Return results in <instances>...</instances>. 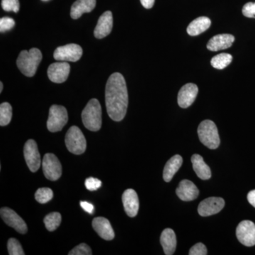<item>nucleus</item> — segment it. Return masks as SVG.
<instances>
[{
    "mask_svg": "<svg viewBox=\"0 0 255 255\" xmlns=\"http://www.w3.org/2000/svg\"><path fill=\"white\" fill-rule=\"evenodd\" d=\"M53 197V192L50 188H40L35 194V199L40 204H46Z\"/></svg>",
    "mask_w": 255,
    "mask_h": 255,
    "instance_id": "28",
    "label": "nucleus"
},
{
    "mask_svg": "<svg viewBox=\"0 0 255 255\" xmlns=\"http://www.w3.org/2000/svg\"><path fill=\"white\" fill-rule=\"evenodd\" d=\"M160 243L163 248L164 254L173 255L177 247V238L175 233L170 228H166L160 236Z\"/></svg>",
    "mask_w": 255,
    "mask_h": 255,
    "instance_id": "20",
    "label": "nucleus"
},
{
    "mask_svg": "<svg viewBox=\"0 0 255 255\" xmlns=\"http://www.w3.org/2000/svg\"><path fill=\"white\" fill-rule=\"evenodd\" d=\"M82 48L78 44L71 43L56 48L53 57L58 61L77 62L81 58Z\"/></svg>",
    "mask_w": 255,
    "mask_h": 255,
    "instance_id": "8",
    "label": "nucleus"
},
{
    "mask_svg": "<svg viewBox=\"0 0 255 255\" xmlns=\"http://www.w3.org/2000/svg\"><path fill=\"white\" fill-rule=\"evenodd\" d=\"M70 72V65L66 62L53 63L48 68V78L55 83H63L66 81Z\"/></svg>",
    "mask_w": 255,
    "mask_h": 255,
    "instance_id": "13",
    "label": "nucleus"
},
{
    "mask_svg": "<svg viewBox=\"0 0 255 255\" xmlns=\"http://www.w3.org/2000/svg\"><path fill=\"white\" fill-rule=\"evenodd\" d=\"M69 255H91L92 251L90 246H87L85 243H81L79 246L74 248L70 253Z\"/></svg>",
    "mask_w": 255,
    "mask_h": 255,
    "instance_id": "30",
    "label": "nucleus"
},
{
    "mask_svg": "<svg viewBox=\"0 0 255 255\" xmlns=\"http://www.w3.org/2000/svg\"><path fill=\"white\" fill-rule=\"evenodd\" d=\"M236 236L243 246H255V225L251 221H243L238 225Z\"/></svg>",
    "mask_w": 255,
    "mask_h": 255,
    "instance_id": "10",
    "label": "nucleus"
},
{
    "mask_svg": "<svg viewBox=\"0 0 255 255\" xmlns=\"http://www.w3.org/2000/svg\"><path fill=\"white\" fill-rule=\"evenodd\" d=\"M140 2L145 9H151L155 4V0H140Z\"/></svg>",
    "mask_w": 255,
    "mask_h": 255,
    "instance_id": "37",
    "label": "nucleus"
},
{
    "mask_svg": "<svg viewBox=\"0 0 255 255\" xmlns=\"http://www.w3.org/2000/svg\"><path fill=\"white\" fill-rule=\"evenodd\" d=\"M235 41V37L231 34L216 35L210 39L207 44V48L211 51L227 49L232 46Z\"/></svg>",
    "mask_w": 255,
    "mask_h": 255,
    "instance_id": "19",
    "label": "nucleus"
},
{
    "mask_svg": "<svg viewBox=\"0 0 255 255\" xmlns=\"http://www.w3.org/2000/svg\"><path fill=\"white\" fill-rule=\"evenodd\" d=\"M96 2V0H77L72 6L70 16L73 19H78L84 13L91 12Z\"/></svg>",
    "mask_w": 255,
    "mask_h": 255,
    "instance_id": "21",
    "label": "nucleus"
},
{
    "mask_svg": "<svg viewBox=\"0 0 255 255\" xmlns=\"http://www.w3.org/2000/svg\"><path fill=\"white\" fill-rule=\"evenodd\" d=\"M1 6L4 11H14L16 13L19 10V1L18 0H2Z\"/></svg>",
    "mask_w": 255,
    "mask_h": 255,
    "instance_id": "31",
    "label": "nucleus"
},
{
    "mask_svg": "<svg viewBox=\"0 0 255 255\" xmlns=\"http://www.w3.org/2000/svg\"><path fill=\"white\" fill-rule=\"evenodd\" d=\"M85 187L89 191H96L102 186V182L97 178L89 177L85 180Z\"/></svg>",
    "mask_w": 255,
    "mask_h": 255,
    "instance_id": "33",
    "label": "nucleus"
},
{
    "mask_svg": "<svg viewBox=\"0 0 255 255\" xmlns=\"http://www.w3.org/2000/svg\"><path fill=\"white\" fill-rule=\"evenodd\" d=\"M248 200L253 207L255 208V189L250 191L248 194Z\"/></svg>",
    "mask_w": 255,
    "mask_h": 255,
    "instance_id": "38",
    "label": "nucleus"
},
{
    "mask_svg": "<svg viewBox=\"0 0 255 255\" xmlns=\"http://www.w3.org/2000/svg\"><path fill=\"white\" fill-rule=\"evenodd\" d=\"M42 1H48V0H42Z\"/></svg>",
    "mask_w": 255,
    "mask_h": 255,
    "instance_id": "40",
    "label": "nucleus"
},
{
    "mask_svg": "<svg viewBox=\"0 0 255 255\" xmlns=\"http://www.w3.org/2000/svg\"><path fill=\"white\" fill-rule=\"evenodd\" d=\"M124 209L129 217L133 218L139 209V199L137 193L132 189H127L122 196Z\"/></svg>",
    "mask_w": 255,
    "mask_h": 255,
    "instance_id": "15",
    "label": "nucleus"
},
{
    "mask_svg": "<svg viewBox=\"0 0 255 255\" xmlns=\"http://www.w3.org/2000/svg\"><path fill=\"white\" fill-rule=\"evenodd\" d=\"M193 168L196 175L203 180L209 179L211 177V171L209 166L204 162V159L201 155H193L191 157Z\"/></svg>",
    "mask_w": 255,
    "mask_h": 255,
    "instance_id": "22",
    "label": "nucleus"
},
{
    "mask_svg": "<svg viewBox=\"0 0 255 255\" xmlns=\"http://www.w3.org/2000/svg\"><path fill=\"white\" fill-rule=\"evenodd\" d=\"M42 53L38 48H31L27 50H22L18 55L16 65L20 71L26 77L34 76L37 68L41 63Z\"/></svg>",
    "mask_w": 255,
    "mask_h": 255,
    "instance_id": "2",
    "label": "nucleus"
},
{
    "mask_svg": "<svg viewBox=\"0 0 255 255\" xmlns=\"http://www.w3.org/2000/svg\"><path fill=\"white\" fill-rule=\"evenodd\" d=\"M208 254L206 247L203 243H197L189 251V255H206Z\"/></svg>",
    "mask_w": 255,
    "mask_h": 255,
    "instance_id": "34",
    "label": "nucleus"
},
{
    "mask_svg": "<svg viewBox=\"0 0 255 255\" xmlns=\"http://www.w3.org/2000/svg\"><path fill=\"white\" fill-rule=\"evenodd\" d=\"M1 219L7 226L14 228L21 234H26L28 231L26 223L14 211L9 208H1L0 210Z\"/></svg>",
    "mask_w": 255,
    "mask_h": 255,
    "instance_id": "11",
    "label": "nucleus"
},
{
    "mask_svg": "<svg viewBox=\"0 0 255 255\" xmlns=\"http://www.w3.org/2000/svg\"><path fill=\"white\" fill-rule=\"evenodd\" d=\"M61 215L58 212H53L47 215L44 219L45 226L48 231H54L59 227L61 223Z\"/></svg>",
    "mask_w": 255,
    "mask_h": 255,
    "instance_id": "26",
    "label": "nucleus"
},
{
    "mask_svg": "<svg viewBox=\"0 0 255 255\" xmlns=\"http://www.w3.org/2000/svg\"><path fill=\"white\" fill-rule=\"evenodd\" d=\"M68 115L63 106L53 105L50 108L47 128L52 132L60 131L68 123Z\"/></svg>",
    "mask_w": 255,
    "mask_h": 255,
    "instance_id": "6",
    "label": "nucleus"
},
{
    "mask_svg": "<svg viewBox=\"0 0 255 255\" xmlns=\"http://www.w3.org/2000/svg\"><path fill=\"white\" fill-rule=\"evenodd\" d=\"M12 118V108L7 102H4L0 105V125L5 127L8 125Z\"/></svg>",
    "mask_w": 255,
    "mask_h": 255,
    "instance_id": "27",
    "label": "nucleus"
},
{
    "mask_svg": "<svg viewBox=\"0 0 255 255\" xmlns=\"http://www.w3.org/2000/svg\"><path fill=\"white\" fill-rule=\"evenodd\" d=\"M177 195L181 200L191 201L195 200L199 194V189L195 184L191 181L184 179L179 183V187L176 190Z\"/></svg>",
    "mask_w": 255,
    "mask_h": 255,
    "instance_id": "17",
    "label": "nucleus"
},
{
    "mask_svg": "<svg viewBox=\"0 0 255 255\" xmlns=\"http://www.w3.org/2000/svg\"><path fill=\"white\" fill-rule=\"evenodd\" d=\"M67 148L71 153L81 155L87 148V141L82 130L73 126L67 132L65 139Z\"/></svg>",
    "mask_w": 255,
    "mask_h": 255,
    "instance_id": "5",
    "label": "nucleus"
},
{
    "mask_svg": "<svg viewBox=\"0 0 255 255\" xmlns=\"http://www.w3.org/2000/svg\"><path fill=\"white\" fill-rule=\"evenodd\" d=\"M182 162V157L179 155H174L167 161L163 171V179L166 182L172 180L174 174L180 169Z\"/></svg>",
    "mask_w": 255,
    "mask_h": 255,
    "instance_id": "23",
    "label": "nucleus"
},
{
    "mask_svg": "<svg viewBox=\"0 0 255 255\" xmlns=\"http://www.w3.org/2000/svg\"><path fill=\"white\" fill-rule=\"evenodd\" d=\"M84 126L91 131H98L102 127V107L97 99H92L82 111Z\"/></svg>",
    "mask_w": 255,
    "mask_h": 255,
    "instance_id": "3",
    "label": "nucleus"
},
{
    "mask_svg": "<svg viewBox=\"0 0 255 255\" xmlns=\"http://www.w3.org/2000/svg\"><path fill=\"white\" fill-rule=\"evenodd\" d=\"M92 227L101 238L105 241H112L115 237L113 228L108 219L97 217L92 221Z\"/></svg>",
    "mask_w": 255,
    "mask_h": 255,
    "instance_id": "18",
    "label": "nucleus"
},
{
    "mask_svg": "<svg viewBox=\"0 0 255 255\" xmlns=\"http://www.w3.org/2000/svg\"><path fill=\"white\" fill-rule=\"evenodd\" d=\"M43 173L45 177L50 181H56L62 175V166L58 157L52 153H47L43 157Z\"/></svg>",
    "mask_w": 255,
    "mask_h": 255,
    "instance_id": "7",
    "label": "nucleus"
},
{
    "mask_svg": "<svg viewBox=\"0 0 255 255\" xmlns=\"http://www.w3.org/2000/svg\"><path fill=\"white\" fill-rule=\"evenodd\" d=\"M23 154L28 168L32 172H36L41 167V159L35 140L30 139L25 143Z\"/></svg>",
    "mask_w": 255,
    "mask_h": 255,
    "instance_id": "9",
    "label": "nucleus"
},
{
    "mask_svg": "<svg viewBox=\"0 0 255 255\" xmlns=\"http://www.w3.org/2000/svg\"><path fill=\"white\" fill-rule=\"evenodd\" d=\"M15 21L13 18L9 17H3L0 19V31L1 33L9 31L14 27Z\"/></svg>",
    "mask_w": 255,
    "mask_h": 255,
    "instance_id": "32",
    "label": "nucleus"
},
{
    "mask_svg": "<svg viewBox=\"0 0 255 255\" xmlns=\"http://www.w3.org/2000/svg\"><path fill=\"white\" fill-rule=\"evenodd\" d=\"M225 201L222 198L209 197L201 201L198 212L203 217L218 214L224 208Z\"/></svg>",
    "mask_w": 255,
    "mask_h": 255,
    "instance_id": "12",
    "label": "nucleus"
},
{
    "mask_svg": "<svg viewBox=\"0 0 255 255\" xmlns=\"http://www.w3.org/2000/svg\"><path fill=\"white\" fill-rule=\"evenodd\" d=\"M7 249L10 255H24L21 244L15 238H10L7 243Z\"/></svg>",
    "mask_w": 255,
    "mask_h": 255,
    "instance_id": "29",
    "label": "nucleus"
},
{
    "mask_svg": "<svg viewBox=\"0 0 255 255\" xmlns=\"http://www.w3.org/2000/svg\"><path fill=\"white\" fill-rule=\"evenodd\" d=\"M243 14L246 17L255 18V2H248L245 4Z\"/></svg>",
    "mask_w": 255,
    "mask_h": 255,
    "instance_id": "35",
    "label": "nucleus"
},
{
    "mask_svg": "<svg viewBox=\"0 0 255 255\" xmlns=\"http://www.w3.org/2000/svg\"><path fill=\"white\" fill-rule=\"evenodd\" d=\"M113 28V16L110 11H105L99 18L96 26L95 36L99 39L108 36Z\"/></svg>",
    "mask_w": 255,
    "mask_h": 255,
    "instance_id": "16",
    "label": "nucleus"
},
{
    "mask_svg": "<svg viewBox=\"0 0 255 255\" xmlns=\"http://www.w3.org/2000/svg\"><path fill=\"white\" fill-rule=\"evenodd\" d=\"M199 89L194 84L189 83L184 85L178 94V105L183 109L190 107L195 101Z\"/></svg>",
    "mask_w": 255,
    "mask_h": 255,
    "instance_id": "14",
    "label": "nucleus"
},
{
    "mask_svg": "<svg viewBox=\"0 0 255 255\" xmlns=\"http://www.w3.org/2000/svg\"><path fill=\"white\" fill-rule=\"evenodd\" d=\"M105 101L109 117L114 122L123 120L128 105V95L122 74H112L109 78L106 85Z\"/></svg>",
    "mask_w": 255,
    "mask_h": 255,
    "instance_id": "1",
    "label": "nucleus"
},
{
    "mask_svg": "<svg viewBox=\"0 0 255 255\" xmlns=\"http://www.w3.org/2000/svg\"><path fill=\"white\" fill-rule=\"evenodd\" d=\"M198 135L200 141L211 150L218 148L220 145L219 130L214 122L205 120L201 122L198 128Z\"/></svg>",
    "mask_w": 255,
    "mask_h": 255,
    "instance_id": "4",
    "label": "nucleus"
},
{
    "mask_svg": "<svg viewBox=\"0 0 255 255\" xmlns=\"http://www.w3.org/2000/svg\"><path fill=\"white\" fill-rule=\"evenodd\" d=\"M80 206H81L82 209L85 210L86 212L89 213V214H93L94 211H95L94 206L90 204V203L87 202V201H81L80 202Z\"/></svg>",
    "mask_w": 255,
    "mask_h": 255,
    "instance_id": "36",
    "label": "nucleus"
},
{
    "mask_svg": "<svg viewBox=\"0 0 255 255\" xmlns=\"http://www.w3.org/2000/svg\"><path fill=\"white\" fill-rule=\"evenodd\" d=\"M3 90V84L2 82H0V92H2Z\"/></svg>",
    "mask_w": 255,
    "mask_h": 255,
    "instance_id": "39",
    "label": "nucleus"
},
{
    "mask_svg": "<svg viewBox=\"0 0 255 255\" xmlns=\"http://www.w3.org/2000/svg\"><path fill=\"white\" fill-rule=\"evenodd\" d=\"M211 24V20L206 16L196 18L188 26L187 30L188 34L191 36H198L209 28Z\"/></svg>",
    "mask_w": 255,
    "mask_h": 255,
    "instance_id": "24",
    "label": "nucleus"
},
{
    "mask_svg": "<svg viewBox=\"0 0 255 255\" xmlns=\"http://www.w3.org/2000/svg\"><path fill=\"white\" fill-rule=\"evenodd\" d=\"M232 55L229 53H221L211 59V64L214 68L223 70L232 62Z\"/></svg>",
    "mask_w": 255,
    "mask_h": 255,
    "instance_id": "25",
    "label": "nucleus"
}]
</instances>
